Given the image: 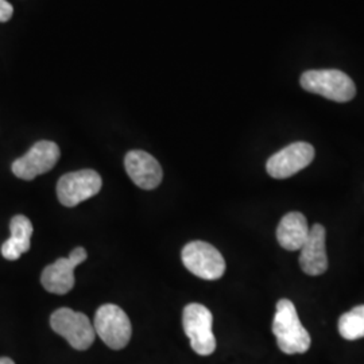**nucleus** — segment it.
Masks as SVG:
<instances>
[{
  "mask_svg": "<svg viewBox=\"0 0 364 364\" xmlns=\"http://www.w3.org/2000/svg\"><path fill=\"white\" fill-rule=\"evenodd\" d=\"M273 333L279 350L287 355L305 353L311 348V335L301 324L297 309L290 299H279L277 302Z\"/></svg>",
  "mask_w": 364,
  "mask_h": 364,
  "instance_id": "obj_1",
  "label": "nucleus"
},
{
  "mask_svg": "<svg viewBox=\"0 0 364 364\" xmlns=\"http://www.w3.org/2000/svg\"><path fill=\"white\" fill-rule=\"evenodd\" d=\"M299 82L305 91L338 103L350 102L356 95V87L351 77L338 69L306 70L302 73Z\"/></svg>",
  "mask_w": 364,
  "mask_h": 364,
  "instance_id": "obj_2",
  "label": "nucleus"
},
{
  "mask_svg": "<svg viewBox=\"0 0 364 364\" xmlns=\"http://www.w3.org/2000/svg\"><path fill=\"white\" fill-rule=\"evenodd\" d=\"M213 316L201 304H189L182 313V326L191 340L193 351L201 356L212 355L216 350V338L212 332Z\"/></svg>",
  "mask_w": 364,
  "mask_h": 364,
  "instance_id": "obj_3",
  "label": "nucleus"
},
{
  "mask_svg": "<svg viewBox=\"0 0 364 364\" xmlns=\"http://www.w3.org/2000/svg\"><path fill=\"white\" fill-rule=\"evenodd\" d=\"M93 328L96 335L112 350L124 348L132 335L129 316L114 304H107L97 309Z\"/></svg>",
  "mask_w": 364,
  "mask_h": 364,
  "instance_id": "obj_4",
  "label": "nucleus"
},
{
  "mask_svg": "<svg viewBox=\"0 0 364 364\" xmlns=\"http://www.w3.org/2000/svg\"><path fill=\"white\" fill-rule=\"evenodd\" d=\"M50 326L77 351L88 350L96 338L90 318L84 313L75 312L69 308H60L53 313Z\"/></svg>",
  "mask_w": 364,
  "mask_h": 364,
  "instance_id": "obj_5",
  "label": "nucleus"
},
{
  "mask_svg": "<svg viewBox=\"0 0 364 364\" xmlns=\"http://www.w3.org/2000/svg\"><path fill=\"white\" fill-rule=\"evenodd\" d=\"M182 262L191 273L207 281L219 279L225 272V260L219 250L201 240L191 242L183 247Z\"/></svg>",
  "mask_w": 364,
  "mask_h": 364,
  "instance_id": "obj_6",
  "label": "nucleus"
},
{
  "mask_svg": "<svg viewBox=\"0 0 364 364\" xmlns=\"http://www.w3.org/2000/svg\"><path fill=\"white\" fill-rule=\"evenodd\" d=\"M102 185V177L95 170L72 171L60 178L57 183V197L63 205L72 208L97 195Z\"/></svg>",
  "mask_w": 364,
  "mask_h": 364,
  "instance_id": "obj_7",
  "label": "nucleus"
},
{
  "mask_svg": "<svg viewBox=\"0 0 364 364\" xmlns=\"http://www.w3.org/2000/svg\"><path fill=\"white\" fill-rule=\"evenodd\" d=\"M61 156L60 147L52 141H39L26 154L13 164V173L21 180L31 181L52 170Z\"/></svg>",
  "mask_w": 364,
  "mask_h": 364,
  "instance_id": "obj_8",
  "label": "nucleus"
},
{
  "mask_svg": "<svg viewBox=\"0 0 364 364\" xmlns=\"http://www.w3.org/2000/svg\"><path fill=\"white\" fill-rule=\"evenodd\" d=\"M314 159V147L306 142L289 144L269 158L266 164L267 173L277 180H285L306 166Z\"/></svg>",
  "mask_w": 364,
  "mask_h": 364,
  "instance_id": "obj_9",
  "label": "nucleus"
},
{
  "mask_svg": "<svg viewBox=\"0 0 364 364\" xmlns=\"http://www.w3.org/2000/svg\"><path fill=\"white\" fill-rule=\"evenodd\" d=\"M87 259L85 248H75L69 257L60 258L45 267L41 275L42 287L53 294H66L75 287V269Z\"/></svg>",
  "mask_w": 364,
  "mask_h": 364,
  "instance_id": "obj_10",
  "label": "nucleus"
},
{
  "mask_svg": "<svg viewBox=\"0 0 364 364\" xmlns=\"http://www.w3.org/2000/svg\"><path fill=\"white\" fill-rule=\"evenodd\" d=\"M124 166L131 180L139 188L151 191L162 181L164 171L154 156L142 150H132L124 158Z\"/></svg>",
  "mask_w": 364,
  "mask_h": 364,
  "instance_id": "obj_11",
  "label": "nucleus"
},
{
  "mask_svg": "<svg viewBox=\"0 0 364 364\" xmlns=\"http://www.w3.org/2000/svg\"><path fill=\"white\" fill-rule=\"evenodd\" d=\"M326 231L321 224H314L299 254V266L308 275H321L328 270Z\"/></svg>",
  "mask_w": 364,
  "mask_h": 364,
  "instance_id": "obj_12",
  "label": "nucleus"
},
{
  "mask_svg": "<svg viewBox=\"0 0 364 364\" xmlns=\"http://www.w3.org/2000/svg\"><path fill=\"white\" fill-rule=\"evenodd\" d=\"M311 232L306 218L299 212H290L282 218L277 228V239L287 251H299Z\"/></svg>",
  "mask_w": 364,
  "mask_h": 364,
  "instance_id": "obj_13",
  "label": "nucleus"
},
{
  "mask_svg": "<svg viewBox=\"0 0 364 364\" xmlns=\"http://www.w3.org/2000/svg\"><path fill=\"white\" fill-rule=\"evenodd\" d=\"M11 236L1 246V255L7 260L19 259L30 250L33 224L23 215H16L10 223Z\"/></svg>",
  "mask_w": 364,
  "mask_h": 364,
  "instance_id": "obj_14",
  "label": "nucleus"
},
{
  "mask_svg": "<svg viewBox=\"0 0 364 364\" xmlns=\"http://www.w3.org/2000/svg\"><path fill=\"white\" fill-rule=\"evenodd\" d=\"M338 332L346 340L364 338V305L355 306L340 317Z\"/></svg>",
  "mask_w": 364,
  "mask_h": 364,
  "instance_id": "obj_15",
  "label": "nucleus"
},
{
  "mask_svg": "<svg viewBox=\"0 0 364 364\" xmlns=\"http://www.w3.org/2000/svg\"><path fill=\"white\" fill-rule=\"evenodd\" d=\"M13 14V6L7 0H0V22H9Z\"/></svg>",
  "mask_w": 364,
  "mask_h": 364,
  "instance_id": "obj_16",
  "label": "nucleus"
},
{
  "mask_svg": "<svg viewBox=\"0 0 364 364\" xmlns=\"http://www.w3.org/2000/svg\"><path fill=\"white\" fill-rule=\"evenodd\" d=\"M0 364H15L10 358H0Z\"/></svg>",
  "mask_w": 364,
  "mask_h": 364,
  "instance_id": "obj_17",
  "label": "nucleus"
}]
</instances>
